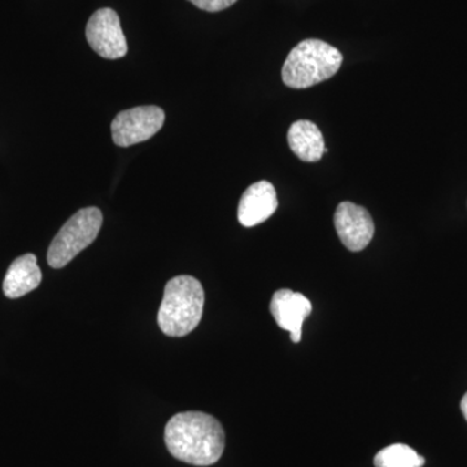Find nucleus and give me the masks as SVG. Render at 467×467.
Segmentation results:
<instances>
[{"label":"nucleus","instance_id":"obj_1","mask_svg":"<svg viewBox=\"0 0 467 467\" xmlns=\"http://www.w3.org/2000/svg\"><path fill=\"white\" fill-rule=\"evenodd\" d=\"M226 436L216 418L202 411L175 414L165 426L171 456L195 466L216 463L225 451Z\"/></svg>","mask_w":467,"mask_h":467},{"label":"nucleus","instance_id":"obj_2","mask_svg":"<svg viewBox=\"0 0 467 467\" xmlns=\"http://www.w3.org/2000/svg\"><path fill=\"white\" fill-rule=\"evenodd\" d=\"M204 288L198 279L180 275L165 285L158 322L168 337H184L201 324L204 312Z\"/></svg>","mask_w":467,"mask_h":467},{"label":"nucleus","instance_id":"obj_3","mask_svg":"<svg viewBox=\"0 0 467 467\" xmlns=\"http://www.w3.org/2000/svg\"><path fill=\"white\" fill-rule=\"evenodd\" d=\"M343 63L337 48L319 39H306L291 50L282 67V79L291 88H308L337 75Z\"/></svg>","mask_w":467,"mask_h":467},{"label":"nucleus","instance_id":"obj_4","mask_svg":"<svg viewBox=\"0 0 467 467\" xmlns=\"http://www.w3.org/2000/svg\"><path fill=\"white\" fill-rule=\"evenodd\" d=\"M103 214L100 209L88 207L81 209L67 221L55 236L47 252L48 265L61 269L67 265L79 252L94 243L100 227Z\"/></svg>","mask_w":467,"mask_h":467},{"label":"nucleus","instance_id":"obj_5","mask_svg":"<svg viewBox=\"0 0 467 467\" xmlns=\"http://www.w3.org/2000/svg\"><path fill=\"white\" fill-rule=\"evenodd\" d=\"M165 122V112L160 107L142 106L122 110L112 121V140L119 147H130L146 142L159 133Z\"/></svg>","mask_w":467,"mask_h":467},{"label":"nucleus","instance_id":"obj_6","mask_svg":"<svg viewBox=\"0 0 467 467\" xmlns=\"http://www.w3.org/2000/svg\"><path fill=\"white\" fill-rule=\"evenodd\" d=\"M86 39L99 57L116 60L128 54L119 15L110 8L98 9L86 26Z\"/></svg>","mask_w":467,"mask_h":467},{"label":"nucleus","instance_id":"obj_7","mask_svg":"<svg viewBox=\"0 0 467 467\" xmlns=\"http://www.w3.org/2000/svg\"><path fill=\"white\" fill-rule=\"evenodd\" d=\"M334 223L340 242L352 252L365 250L376 233L373 218L367 209L350 202L337 205Z\"/></svg>","mask_w":467,"mask_h":467},{"label":"nucleus","instance_id":"obj_8","mask_svg":"<svg viewBox=\"0 0 467 467\" xmlns=\"http://www.w3.org/2000/svg\"><path fill=\"white\" fill-rule=\"evenodd\" d=\"M312 303L299 292L278 290L270 301V312L276 325L290 333L291 340L299 343L306 318L312 313Z\"/></svg>","mask_w":467,"mask_h":467},{"label":"nucleus","instance_id":"obj_9","mask_svg":"<svg viewBox=\"0 0 467 467\" xmlns=\"http://www.w3.org/2000/svg\"><path fill=\"white\" fill-rule=\"evenodd\" d=\"M278 208L275 186L267 181L251 184L243 193L238 207V220L244 227L265 223Z\"/></svg>","mask_w":467,"mask_h":467},{"label":"nucleus","instance_id":"obj_10","mask_svg":"<svg viewBox=\"0 0 467 467\" xmlns=\"http://www.w3.org/2000/svg\"><path fill=\"white\" fill-rule=\"evenodd\" d=\"M41 282L42 272L36 264V254H23L9 266L3 282V292L9 299H18L36 290Z\"/></svg>","mask_w":467,"mask_h":467},{"label":"nucleus","instance_id":"obj_11","mask_svg":"<svg viewBox=\"0 0 467 467\" xmlns=\"http://www.w3.org/2000/svg\"><path fill=\"white\" fill-rule=\"evenodd\" d=\"M288 146L306 162H317L325 153V140L318 126L306 119L294 122L288 130Z\"/></svg>","mask_w":467,"mask_h":467},{"label":"nucleus","instance_id":"obj_12","mask_svg":"<svg viewBox=\"0 0 467 467\" xmlns=\"http://www.w3.org/2000/svg\"><path fill=\"white\" fill-rule=\"evenodd\" d=\"M425 462L422 456L405 444L389 445L374 457L377 467H422Z\"/></svg>","mask_w":467,"mask_h":467},{"label":"nucleus","instance_id":"obj_13","mask_svg":"<svg viewBox=\"0 0 467 467\" xmlns=\"http://www.w3.org/2000/svg\"><path fill=\"white\" fill-rule=\"evenodd\" d=\"M195 7L207 12H220L232 7L238 0H189Z\"/></svg>","mask_w":467,"mask_h":467},{"label":"nucleus","instance_id":"obj_14","mask_svg":"<svg viewBox=\"0 0 467 467\" xmlns=\"http://www.w3.org/2000/svg\"><path fill=\"white\" fill-rule=\"evenodd\" d=\"M461 410H462L463 417L467 420V392L463 395L462 400H461Z\"/></svg>","mask_w":467,"mask_h":467}]
</instances>
